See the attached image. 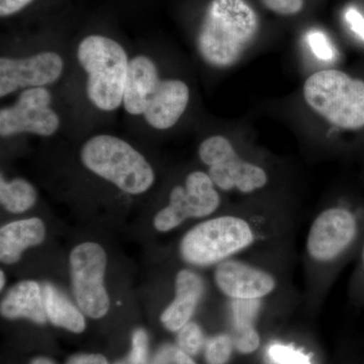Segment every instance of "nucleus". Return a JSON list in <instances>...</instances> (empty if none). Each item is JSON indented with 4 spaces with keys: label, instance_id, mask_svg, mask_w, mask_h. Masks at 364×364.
I'll return each instance as SVG.
<instances>
[{
    "label": "nucleus",
    "instance_id": "3",
    "mask_svg": "<svg viewBox=\"0 0 364 364\" xmlns=\"http://www.w3.org/2000/svg\"><path fill=\"white\" fill-rule=\"evenodd\" d=\"M259 232L252 223L239 215H221L205 220L182 237V260L195 267H217L252 247Z\"/></svg>",
    "mask_w": 364,
    "mask_h": 364
},
{
    "label": "nucleus",
    "instance_id": "13",
    "mask_svg": "<svg viewBox=\"0 0 364 364\" xmlns=\"http://www.w3.org/2000/svg\"><path fill=\"white\" fill-rule=\"evenodd\" d=\"M215 286L233 301H257L275 291L272 273L240 260L228 259L215 268Z\"/></svg>",
    "mask_w": 364,
    "mask_h": 364
},
{
    "label": "nucleus",
    "instance_id": "17",
    "mask_svg": "<svg viewBox=\"0 0 364 364\" xmlns=\"http://www.w3.org/2000/svg\"><path fill=\"white\" fill-rule=\"evenodd\" d=\"M42 289L46 316L51 324L73 333L85 331L86 323L80 308L49 282L43 284Z\"/></svg>",
    "mask_w": 364,
    "mask_h": 364
},
{
    "label": "nucleus",
    "instance_id": "12",
    "mask_svg": "<svg viewBox=\"0 0 364 364\" xmlns=\"http://www.w3.org/2000/svg\"><path fill=\"white\" fill-rule=\"evenodd\" d=\"M62 57L55 52H41L26 58L0 59V97L20 88L45 87L58 80L63 72Z\"/></svg>",
    "mask_w": 364,
    "mask_h": 364
},
{
    "label": "nucleus",
    "instance_id": "24",
    "mask_svg": "<svg viewBox=\"0 0 364 364\" xmlns=\"http://www.w3.org/2000/svg\"><path fill=\"white\" fill-rule=\"evenodd\" d=\"M269 354L277 364H311L305 354L284 345H273Z\"/></svg>",
    "mask_w": 364,
    "mask_h": 364
},
{
    "label": "nucleus",
    "instance_id": "16",
    "mask_svg": "<svg viewBox=\"0 0 364 364\" xmlns=\"http://www.w3.org/2000/svg\"><path fill=\"white\" fill-rule=\"evenodd\" d=\"M2 317L16 320L28 318L43 325L47 322L42 287L33 280H23L14 284L0 304Z\"/></svg>",
    "mask_w": 364,
    "mask_h": 364
},
{
    "label": "nucleus",
    "instance_id": "27",
    "mask_svg": "<svg viewBox=\"0 0 364 364\" xmlns=\"http://www.w3.org/2000/svg\"><path fill=\"white\" fill-rule=\"evenodd\" d=\"M33 0H0V16L1 18L13 16L25 9Z\"/></svg>",
    "mask_w": 364,
    "mask_h": 364
},
{
    "label": "nucleus",
    "instance_id": "21",
    "mask_svg": "<svg viewBox=\"0 0 364 364\" xmlns=\"http://www.w3.org/2000/svg\"><path fill=\"white\" fill-rule=\"evenodd\" d=\"M205 345V335L202 328L196 322H188L177 332V346L188 353L195 356Z\"/></svg>",
    "mask_w": 364,
    "mask_h": 364
},
{
    "label": "nucleus",
    "instance_id": "15",
    "mask_svg": "<svg viewBox=\"0 0 364 364\" xmlns=\"http://www.w3.org/2000/svg\"><path fill=\"white\" fill-rule=\"evenodd\" d=\"M46 226L39 218L20 220L0 229V260L4 264H14L26 249L44 242Z\"/></svg>",
    "mask_w": 364,
    "mask_h": 364
},
{
    "label": "nucleus",
    "instance_id": "2",
    "mask_svg": "<svg viewBox=\"0 0 364 364\" xmlns=\"http://www.w3.org/2000/svg\"><path fill=\"white\" fill-rule=\"evenodd\" d=\"M189 97L188 85L178 79H160L149 57L139 55L129 62L123 105L132 116L143 114L153 128L167 130L184 114Z\"/></svg>",
    "mask_w": 364,
    "mask_h": 364
},
{
    "label": "nucleus",
    "instance_id": "10",
    "mask_svg": "<svg viewBox=\"0 0 364 364\" xmlns=\"http://www.w3.org/2000/svg\"><path fill=\"white\" fill-rule=\"evenodd\" d=\"M221 205V196L207 172L193 171L170 193L169 203L157 213V231H171L189 219H203L214 214Z\"/></svg>",
    "mask_w": 364,
    "mask_h": 364
},
{
    "label": "nucleus",
    "instance_id": "25",
    "mask_svg": "<svg viewBox=\"0 0 364 364\" xmlns=\"http://www.w3.org/2000/svg\"><path fill=\"white\" fill-rule=\"evenodd\" d=\"M263 4L273 13L279 16H291L301 13L304 9V0H261Z\"/></svg>",
    "mask_w": 364,
    "mask_h": 364
},
{
    "label": "nucleus",
    "instance_id": "31",
    "mask_svg": "<svg viewBox=\"0 0 364 364\" xmlns=\"http://www.w3.org/2000/svg\"><path fill=\"white\" fill-rule=\"evenodd\" d=\"M0 279H1V282H0V289H4V284H6V275H4V272H0Z\"/></svg>",
    "mask_w": 364,
    "mask_h": 364
},
{
    "label": "nucleus",
    "instance_id": "14",
    "mask_svg": "<svg viewBox=\"0 0 364 364\" xmlns=\"http://www.w3.org/2000/svg\"><path fill=\"white\" fill-rule=\"evenodd\" d=\"M205 282L191 269H182L176 277V296L160 316L162 325L170 332H178L195 315L205 294Z\"/></svg>",
    "mask_w": 364,
    "mask_h": 364
},
{
    "label": "nucleus",
    "instance_id": "26",
    "mask_svg": "<svg viewBox=\"0 0 364 364\" xmlns=\"http://www.w3.org/2000/svg\"><path fill=\"white\" fill-rule=\"evenodd\" d=\"M309 45L316 57L318 59L331 60L333 58L332 46L324 33L321 32H312L308 37Z\"/></svg>",
    "mask_w": 364,
    "mask_h": 364
},
{
    "label": "nucleus",
    "instance_id": "5",
    "mask_svg": "<svg viewBox=\"0 0 364 364\" xmlns=\"http://www.w3.org/2000/svg\"><path fill=\"white\" fill-rule=\"evenodd\" d=\"M83 165L130 195L151 188L155 173L150 163L126 141L112 135H97L86 141L80 152Z\"/></svg>",
    "mask_w": 364,
    "mask_h": 364
},
{
    "label": "nucleus",
    "instance_id": "4",
    "mask_svg": "<svg viewBox=\"0 0 364 364\" xmlns=\"http://www.w3.org/2000/svg\"><path fill=\"white\" fill-rule=\"evenodd\" d=\"M79 64L87 73L86 95L91 104L112 112L123 104L129 59L123 47L105 36L91 35L77 49Z\"/></svg>",
    "mask_w": 364,
    "mask_h": 364
},
{
    "label": "nucleus",
    "instance_id": "9",
    "mask_svg": "<svg viewBox=\"0 0 364 364\" xmlns=\"http://www.w3.org/2000/svg\"><path fill=\"white\" fill-rule=\"evenodd\" d=\"M72 289L78 308L92 318L105 317L109 310V296L105 286L107 256L95 242L79 244L69 257Z\"/></svg>",
    "mask_w": 364,
    "mask_h": 364
},
{
    "label": "nucleus",
    "instance_id": "23",
    "mask_svg": "<svg viewBox=\"0 0 364 364\" xmlns=\"http://www.w3.org/2000/svg\"><path fill=\"white\" fill-rule=\"evenodd\" d=\"M151 364H196L191 355L177 345L164 344L153 356Z\"/></svg>",
    "mask_w": 364,
    "mask_h": 364
},
{
    "label": "nucleus",
    "instance_id": "30",
    "mask_svg": "<svg viewBox=\"0 0 364 364\" xmlns=\"http://www.w3.org/2000/svg\"><path fill=\"white\" fill-rule=\"evenodd\" d=\"M355 291L359 298L364 301V239L360 246V256H359L358 272L355 277Z\"/></svg>",
    "mask_w": 364,
    "mask_h": 364
},
{
    "label": "nucleus",
    "instance_id": "19",
    "mask_svg": "<svg viewBox=\"0 0 364 364\" xmlns=\"http://www.w3.org/2000/svg\"><path fill=\"white\" fill-rule=\"evenodd\" d=\"M37 191L32 183L23 178L11 181L0 179V202L7 212L21 214L30 210L37 202Z\"/></svg>",
    "mask_w": 364,
    "mask_h": 364
},
{
    "label": "nucleus",
    "instance_id": "6",
    "mask_svg": "<svg viewBox=\"0 0 364 364\" xmlns=\"http://www.w3.org/2000/svg\"><path fill=\"white\" fill-rule=\"evenodd\" d=\"M306 105L328 124L342 130L364 127V81L337 69L309 76L303 87Z\"/></svg>",
    "mask_w": 364,
    "mask_h": 364
},
{
    "label": "nucleus",
    "instance_id": "7",
    "mask_svg": "<svg viewBox=\"0 0 364 364\" xmlns=\"http://www.w3.org/2000/svg\"><path fill=\"white\" fill-rule=\"evenodd\" d=\"M364 222L353 210L342 205L326 208L309 229L306 252L316 264H334L360 248Z\"/></svg>",
    "mask_w": 364,
    "mask_h": 364
},
{
    "label": "nucleus",
    "instance_id": "20",
    "mask_svg": "<svg viewBox=\"0 0 364 364\" xmlns=\"http://www.w3.org/2000/svg\"><path fill=\"white\" fill-rule=\"evenodd\" d=\"M233 339L230 335L220 334L205 342V356L208 364H227L234 350Z\"/></svg>",
    "mask_w": 364,
    "mask_h": 364
},
{
    "label": "nucleus",
    "instance_id": "8",
    "mask_svg": "<svg viewBox=\"0 0 364 364\" xmlns=\"http://www.w3.org/2000/svg\"><path fill=\"white\" fill-rule=\"evenodd\" d=\"M198 157L208 167V174L217 188L250 195L264 188L268 176L264 168L239 156L231 141L215 135L203 140Z\"/></svg>",
    "mask_w": 364,
    "mask_h": 364
},
{
    "label": "nucleus",
    "instance_id": "28",
    "mask_svg": "<svg viewBox=\"0 0 364 364\" xmlns=\"http://www.w3.org/2000/svg\"><path fill=\"white\" fill-rule=\"evenodd\" d=\"M66 364H109L102 354H76L68 359Z\"/></svg>",
    "mask_w": 364,
    "mask_h": 364
},
{
    "label": "nucleus",
    "instance_id": "22",
    "mask_svg": "<svg viewBox=\"0 0 364 364\" xmlns=\"http://www.w3.org/2000/svg\"><path fill=\"white\" fill-rule=\"evenodd\" d=\"M114 364H149V337L142 328L132 335V347L128 355Z\"/></svg>",
    "mask_w": 364,
    "mask_h": 364
},
{
    "label": "nucleus",
    "instance_id": "29",
    "mask_svg": "<svg viewBox=\"0 0 364 364\" xmlns=\"http://www.w3.org/2000/svg\"><path fill=\"white\" fill-rule=\"evenodd\" d=\"M346 20L354 33L364 39V18L356 9H349L346 13Z\"/></svg>",
    "mask_w": 364,
    "mask_h": 364
},
{
    "label": "nucleus",
    "instance_id": "11",
    "mask_svg": "<svg viewBox=\"0 0 364 364\" xmlns=\"http://www.w3.org/2000/svg\"><path fill=\"white\" fill-rule=\"evenodd\" d=\"M52 95L45 87L28 88L18 102L0 111V135L4 138L31 133L49 136L58 131L60 119L50 105Z\"/></svg>",
    "mask_w": 364,
    "mask_h": 364
},
{
    "label": "nucleus",
    "instance_id": "18",
    "mask_svg": "<svg viewBox=\"0 0 364 364\" xmlns=\"http://www.w3.org/2000/svg\"><path fill=\"white\" fill-rule=\"evenodd\" d=\"M248 301H233L235 349L242 354H251L260 346L259 333L254 325L253 310H247Z\"/></svg>",
    "mask_w": 364,
    "mask_h": 364
},
{
    "label": "nucleus",
    "instance_id": "1",
    "mask_svg": "<svg viewBox=\"0 0 364 364\" xmlns=\"http://www.w3.org/2000/svg\"><path fill=\"white\" fill-rule=\"evenodd\" d=\"M259 31V18L246 0H210L196 35L198 54L218 69L234 66Z\"/></svg>",
    "mask_w": 364,
    "mask_h": 364
}]
</instances>
